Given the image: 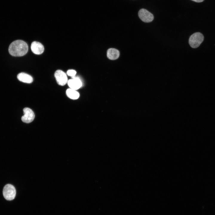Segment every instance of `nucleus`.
Here are the masks:
<instances>
[{"instance_id": "f8f14e48", "label": "nucleus", "mask_w": 215, "mask_h": 215, "mask_svg": "<svg viewBox=\"0 0 215 215\" xmlns=\"http://www.w3.org/2000/svg\"><path fill=\"white\" fill-rule=\"evenodd\" d=\"M76 71L73 70H69L67 71V75L72 77H74L76 74Z\"/></svg>"}, {"instance_id": "0eeeda50", "label": "nucleus", "mask_w": 215, "mask_h": 215, "mask_svg": "<svg viewBox=\"0 0 215 215\" xmlns=\"http://www.w3.org/2000/svg\"><path fill=\"white\" fill-rule=\"evenodd\" d=\"M31 49L33 53L37 55L42 54L44 50L43 45L41 43L36 41H34L32 43Z\"/></svg>"}, {"instance_id": "7ed1b4c3", "label": "nucleus", "mask_w": 215, "mask_h": 215, "mask_svg": "<svg viewBox=\"0 0 215 215\" xmlns=\"http://www.w3.org/2000/svg\"><path fill=\"white\" fill-rule=\"evenodd\" d=\"M3 194L4 197L7 200L13 199L16 195V191L14 187L10 184H7L4 187Z\"/></svg>"}, {"instance_id": "f03ea898", "label": "nucleus", "mask_w": 215, "mask_h": 215, "mask_svg": "<svg viewBox=\"0 0 215 215\" xmlns=\"http://www.w3.org/2000/svg\"><path fill=\"white\" fill-rule=\"evenodd\" d=\"M204 37L200 32L195 33L191 35L189 39V43L193 48L198 47L203 42Z\"/></svg>"}, {"instance_id": "9b49d317", "label": "nucleus", "mask_w": 215, "mask_h": 215, "mask_svg": "<svg viewBox=\"0 0 215 215\" xmlns=\"http://www.w3.org/2000/svg\"><path fill=\"white\" fill-rule=\"evenodd\" d=\"M67 96L70 98L73 99H76L79 96V93L75 90L69 88L66 91Z\"/></svg>"}, {"instance_id": "20e7f679", "label": "nucleus", "mask_w": 215, "mask_h": 215, "mask_svg": "<svg viewBox=\"0 0 215 215\" xmlns=\"http://www.w3.org/2000/svg\"><path fill=\"white\" fill-rule=\"evenodd\" d=\"M138 16L143 22L146 23L151 22L154 19L153 14L145 9H142L139 11Z\"/></svg>"}, {"instance_id": "39448f33", "label": "nucleus", "mask_w": 215, "mask_h": 215, "mask_svg": "<svg viewBox=\"0 0 215 215\" xmlns=\"http://www.w3.org/2000/svg\"><path fill=\"white\" fill-rule=\"evenodd\" d=\"M55 77L58 84L64 86L67 82V78L66 73L61 70H57L54 73Z\"/></svg>"}, {"instance_id": "1a4fd4ad", "label": "nucleus", "mask_w": 215, "mask_h": 215, "mask_svg": "<svg viewBox=\"0 0 215 215\" xmlns=\"http://www.w3.org/2000/svg\"><path fill=\"white\" fill-rule=\"evenodd\" d=\"M17 78L20 81L27 83H31L33 81V78L31 76L24 73H19Z\"/></svg>"}, {"instance_id": "9d476101", "label": "nucleus", "mask_w": 215, "mask_h": 215, "mask_svg": "<svg viewBox=\"0 0 215 215\" xmlns=\"http://www.w3.org/2000/svg\"><path fill=\"white\" fill-rule=\"evenodd\" d=\"M119 52L117 50L114 48H110L107 52V56L111 60H115L119 56Z\"/></svg>"}, {"instance_id": "423d86ee", "label": "nucleus", "mask_w": 215, "mask_h": 215, "mask_svg": "<svg viewBox=\"0 0 215 215\" xmlns=\"http://www.w3.org/2000/svg\"><path fill=\"white\" fill-rule=\"evenodd\" d=\"M24 115L22 117V120L24 122L30 123L32 122L35 118V114L33 111L28 108L23 110Z\"/></svg>"}, {"instance_id": "6e6552de", "label": "nucleus", "mask_w": 215, "mask_h": 215, "mask_svg": "<svg viewBox=\"0 0 215 215\" xmlns=\"http://www.w3.org/2000/svg\"><path fill=\"white\" fill-rule=\"evenodd\" d=\"M72 77L73 79H69L68 81L67 84L70 88L76 90L81 87L82 83L78 78L74 76Z\"/></svg>"}, {"instance_id": "f257e3e1", "label": "nucleus", "mask_w": 215, "mask_h": 215, "mask_svg": "<svg viewBox=\"0 0 215 215\" xmlns=\"http://www.w3.org/2000/svg\"><path fill=\"white\" fill-rule=\"evenodd\" d=\"M28 50L27 43L23 41L17 40L10 45L8 51L10 54L14 56H21L26 54Z\"/></svg>"}, {"instance_id": "ddd939ff", "label": "nucleus", "mask_w": 215, "mask_h": 215, "mask_svg": "<svg viewBox=\"0 0 215 215\" xmlns=\"http://www.w3.org/2000/svg\"><path fill=\"white\" fill-rule=\"evenodd\" d=\"M197 2H201L203 1L204 0H191Z\"/></svg>"}]
</instances>
